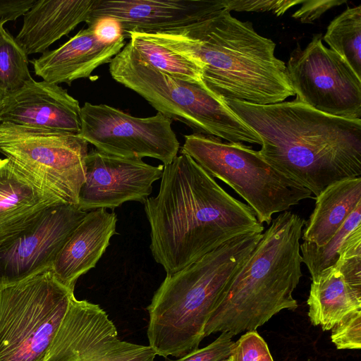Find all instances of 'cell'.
Returning <instances> with one entry per match:
<instances>
[{"mask_svg":"<svg viewBox=\"0 0 361 361\" xmlns=\"http://www.w3.org/2000/svg\"><path fill=\"white\" fill-rule=\"evenodd\" d=\"M144 205L150 250L166 274L232 239L264 229L248 204L231 196L183 153L164 165L159 192Z\"/></svg>","mask_w":361,"mask_h":361,"instance_id":"obj_1","label":"cell"},{"mask_svg":"<svg viewBox=\"0 0 361 361\" xmlns=\"http://www.w3.org/2000/svg\"><path fill=\"white\" fill-rule=\"evenodd\" d=\"M224 100L259 136L262 157L315 197L334 182L360 177L361 119L326 114L297 99Z\"/></svg>","mask_w":361,"mask_h":361,"instance_id":"obj_2","label":"cell"},{"mask_svg":"<svg viewBox=\"0 0 361 361\" xmlns=\"http://www.w3.org/2000/svg\"><path fill=\"white\" fill-rule=\"evenodd\" d=\"M140 33L199 64L205 87L223 99L266 105L295 95L275 43L227 8L180 30Z\"/></svg>","mask_w":361,"mask_h":361,"instance_id":"obj_3","label":"cell"},{"mask_svg":"<svg viewBox=\"0 0 361 361\" xmlns=\"http://www.w3.org/2000/svg\"><path fill=\"white\" fill-rule=\"evenodd\" d=\"M305 221L289 211L272 219L245 263L223 292L204 328L233 336L256 330L283 310L302 276L300 238Z\"/></svg>","mask_w":361,"mask_h":361,"instance_id":"obj_4","label":"cell"},{"mask_svg":"<svg viewBox=\"0 0 361 361\" xmlns=\"http://www.w3.org/2000/svg\"><path fill=\"white\" fill-rule=\"evenodd\" d=\"M262 233L242 235L166 274L147 307L149 345L156 355L180 357L198 348L221 295Z\"/></svg>","mask_w":361,"mask_h":361,"instance_id":"obj_5","label":"cell"},{"mask_svg":"<svg viewBox=\"0 0 361 361\" xmlns=\"http://www.w3.org/2000/svg\"><path fill=\"white\" fill-rule=\"evenodd\" d=\"M109 73L159 113L183 123L195 133L228 142L262 145L259 136L204 83L161 73L141 59L129 42L111 60Z\"/></svg>","mask_w":361,"mask_h":361,"instance_id":"obj_6","label":"cell"},{"mask_svg":"<svg viewBox=\"0 0 361 361\" xmlns=\"http://www.w3.org/2000/svg\"><path fill=\"white\" fill-rule=\"evenodd\" d=\"M181 153L231 187L247 202L262 224L269 225L274 214L314 198L309 190L269 164L259 151L241 142H224L194 133L185 135Z\"/></svg>","mask_w":361,"mask_h":361,"instance_id":"obj_7","label":"cell"},{"mask_svg":"<svg viewBox=\"0 0 361 361\" xmlns=\"http://www.w3.org/2000/svg\"><path fill=\"white\" fill-rule=\"evenodd\" d=\"M73 296L51 267L0 287V361H44Z\"/></svg>","mask_w":361,"mask_h":361,"instance_id":"obj_8","label":"cell"},{"mask_svg":"<svg viewBox=\"0 0 361 361\" xmlns=\"http://www.w3.org/2000/svg\"><path fill=\"white\" fill-rule=\"evenodd\" d=\"M0 152L61 202L78 205L88 142L78 134L0 123Z\"/></svg>","mask_w":361,"mask_h":361,"instance_id":"obj_9","label":"cell"},{"mask_svg":"<svg viewBox=\"0 0 361 361\" xmlns=\"http://www.w3.org/2000/svg\"><path fill=\"white\" fill-rule=\"evenodd\" d=\"M286 73L298 101L326 114L361 119V78L324 45L321 34L314 35L304 49L297 46Z\"/></svg>","mask_w":361,"mask_h":361,"instance_id":"obj_10","label":"cell"},{"mask_svg":"<svg viewBox=\"0 0 361 361\" xmlns=\"http://www.w3.org/2000/svg\"><path fill=\"white\" fill-rule=\"evenodd\" d=\"M80 116L78 135L102 152L126 158L152 157L164 165L178 156L180 143L172 120L161 113L139 118L106 104L85 102Z\"/></svg>","mask_w":361,"mask_h":361,"instance_id":"obj_11","label":"cell"},{"mask_svg":"<svg viewBox=\"0 0 361 361\" xmlns=\"http://www.w3.org/2000/svg\"><path fill=\"white\" fill-rule=\"evenodd\" d=\"M149 345L121 341L98 305L72 297L44 361H154Z\"/></svg>","mask_w":361,"mask_h":361,"instance_id":"obj_12","label":"cell"},{"mask_svg":"<svg viewBox=\"0 0 361 361\" xmlns=\"http://www.w3.org/2000/svg\"><path fill=\"white\" fill-rule=\"evenodd\" d=\"M87 213L75 204H57L20 229L0 236V287L51 267Z\"/></svg>","mask_w":361,"mask_h":361,"instance_id":"obj_13","label":"cell"},{"mask_svg":"<svg viewBox=\"0 0 361 361\" xmlns=\"http://www.w3.org/2000/svg\"><path fill=\"white\" fill-rule=\"evenodd\" d=\"M164 165L152 166L142 159L126 158L94 149L85 159V179L78 196L82 211L111 209L126 202L145 203L152 183L161 178Z\"/></svg>","mask_w":361,"mask_h":361,"instance_id":"obj_14","label":"cell"},{"mask_svg":"<svg viewBox=\"0 0 361 361\" xmlns=\"http://www.w3.org/2000/svg\"><path fill=\"white\" fill-rule=\"evenodd\" d=\"M307 303L311 323L324 331L361 309V226L350 235L336 263L312 279Z\"/></svg>","mask_w":361,"mask_h":361,"instance_id":"obj_15","label":"cell"},{"mask_svg":"<svg viewBox=\"0 0 361 361\" xmlns=\"http://www.w3.org/2000/svg\"><path fill=\"white\" fill-rule=\"evenodd\" d=\"M225 8L224 0H95L87 22L110 17L117 20L123 36L129 32L176 31Z\"/></svg>","mask_w":361,"mask_h":361,"instance_id":"obj_16","label":"cell"},{"mask_svg":"<svg viewBox=\"0 0 361 361\" xmlns=\"http://www.w3.org/2000/svg\"><path fill=\"white\" fill-rule=\"evenodd\" d=\"M78 101L59 85L33 79L18 90L5 94L1 123L79 134Z\"/></svg>","mask_w":361,"mask_h":361,"instance_id":"obj_17","label":"cell"},{"mask_svg":"<svg viewBox=\"0 0 361 361\" xmlns=\"http://www.w3.org/2000/svg\"><path fill=\"white\" fill-rule=\"evenodd\" d=\"M124 37L111 44L101 42L92 28L80 30L75 36L54 50L30 61L36 75L43 80L68 85L90 76L99 66L110 63L124 47Z\"/></svg>","mask_w":361,"mask_h":361,"instance_id":"obj_18","label":"cell"},{"mask_svg":"<svg viewBox=\"0 0 361 361\" xmlns=\"http://www.w3.org/2000/svg\"><path fill=\"white\" fill-rule=\"evenodd\" d=\"M116 214L106 209L87 213L52 264V271L62 284L74 290L78 278L95 267L116 233Z\"/></svg>","mask_w":361,"mask_h":361,"instance_id":"obj_19","label":"cell"},{"mask_svg":"<svg viewBox=\"0 0 361 361\" xmlns=\"http://www.w3.org/2000/svg\"><path fill=\"white\" fill-rule=\"evenodd\" d=\"M95 0H36L23 16L16 41L28 56L43 54L77 25L87 23Z\"/></svg>","mask_w":361,"mask_h":361,"instance_id":"obj_20","label":"cell"},{"mask_svg":"<svg viewBox=\"0 0 361 361\" xmlns=\"http://www.w3.org/2000/svg\"><path fill=\"white\" fill-rule=\"evenodd\" d=\"M60 203L8 159H0V236L20 229L46 209Z\"/></svg>","mask_w":361,"mask_h":361,"instance_id":"obj_21","label":"cell"},{"mask_svg":"<svg viewBox=\"0 0 361 361\" xmlns=\"http://www.w3.org/2000/svg\"><path fill=\"white\" fill-rule=\"evenodd\" d=\"M301 238L317 246L326 245L349 215L361 204V177L346 178L326 187L315 198Z\"/></svg>","mask_w":361,"mask_h":361,"instance_id":"obj_22","label":"cell"},{"mask_svg":"<svg viewBox=\"0 0 361 361\" xmlns=\"http://www.w3.org/2000/svg\"><path fill=\"white\" fill-rule=\"evenodd\" d=\"M141 59L163 73L185 81L203 83L202 68L196 62L145 37L140 32H129L125 38Z\"/></svg>","mask_w":361,"mask_h":361,"instance_id":"obj_23","label":"cell"},{"mask_svg":"<svg viewBox=\"0 0 361 361\" xmlns=\"http://www.w3.org/2000/svg\"><path fill=\"white\" fill-rule=\"evenodd\" d=\"M323 39L361 78V5L348 7L336 17Z\"/></svg>","mask_w":361,"mask_h":361,"instance_id":"obj_24","label":"cell"},{"mask_svg":"<svg viewBox=\"0 0 361 361\" xmlns=\"http://www.w3.org/2000/svg\"><path fill=\"white\" fill-rule=\"evenodd\" d=\"M360 226L361 204L349 215L336 234L324 246H317L305 241L300 243L302 262L306 265L312 279L336 263L347 239Z\"/></svg>","mask_w":361,"mask_h":361,"instance_id":"obj_25","label":"cell"},{"mask_svg":"<svg viewBox=\"0 0 361 361\" xmlns=\"http://www.w3.org/2000/svg\"><path fill=\"white\" fill-rule=\"evenodd\" d=\"M27 55L8 32L0 40V88L5 94L32 80Z\"/></svg>","mask_w":361,"mask_h":361,"instance_id":"obj_26","label":"cell"},{"mask_svg":"<svg viewBox=\"0 0 361 361\" xmlns=\"http://www.w3.org/2000/svg\"><path fill=\"white\" fill-rule=\"evenodd\" d=\"M223 361H274L267 343L256 330L247 331L234 342L230 357Z\"/></svg>","mask_w":361,"mask_h":361,"instance_id":"obj_27","label":"cell"},{"mask_svg":"<svg viewBox=\"0 0 361 361\" xmlns=\"http://www.w3.org/2000/svg\"><path fill=\"white\" fill-rule=\"evenodd\" d=\"M331 338L337 349L361 348V309L343 317L331 329Z\"/></svg>","mask_w":361,"mask_h":361,"instance_id":"obj_28","label":"cell"},{"mask_svg":"<svg viewBox=\"0 0 361 361\" xmlns=\"http://www.w3.org/2000/svg\"><path fill=\"white\" fill-rule=\"evenodd\" d=\"M233 335L221 332L220 336L204 348L194 350L172 361H223L231 354L234 341Z\"/></svg>","mask_w":361,"mask_h":361,"instance_id":"obj_29","label":"cell"},{"mask_svg":"<svg viewBox=\"0 0 361 361\" xmlns=\"http://www.w3.org/2000/svg\"><path fill=\"white\" fill-rule=\"evenodd\" d=\"M303 0H224L225 8L230 11H270L276 16L283 15L286 11Z\"/></svg>","mask_w":361,"mask_h":361,"instance_id":"obj_30","label":"cell"},{"mask_svg":"<svg viewBox=\"0 0 361 361\" xmlns=\"http://www.w3.org/2000/svg\"><path fill=\"white\" fill-rule=\"evenodd\" d=\"M345 2V0H303L300 8L293 14V17L302 23H312L328 10Z\"/></svg>","mask_w":361,"mask_h":361,"instance_id":"obj_31","label":"cell"},{"mask_svg":"<svg viewBox=\"0 0 361 361\" xmlns=\"http://www.w3.org/2000/svg\"><path fill=\"white\" fill-rule=\"evenodd\" d=\"M95 37L99 41L105 44H111L123 36L120 23L110 17H104L97 20L92 25Z\"/></svg>","mask_w":361,"mask_h":361,"instance_id":"obj_32","label":"cell"},{"mask_svg":"<svg viewBox=\"0 0 361 361\" xmlns=\"http://www.w3.org/2000/svg\"><path fill=\"white\" fill-rule=\"evenodd\" d=\"M36 0H0V25L23 16Z\"/></svg>","mask_w":361,"mask_h":361,"instance_id":"obj_33","label":"cell"},{"mask_svg":"<svg viewBox=\"0 0 361 361\" xmlns=\"http://www.w3.org/2000/svg\"><path fill=\"white\" fill-rule=\"evenodd\" d=\"M8 32L4 28V26L0 25V40L6 35Z\"/></svg>","mask_w":361,"mask_h":361,"instance_id":"obj_34","label":"cell"},{"mask_svg":"<svg viewBox=\"0 0 361 361\" xmlns=\"http://www.w3.org/2000/svg\"><path fill=\"white\" fill-rule=\"evenodd\" d=\"M5 96V93L4 92V91L0 88V109H1V102H2V100L4 99ZM1 118H0V123H1Z\"/></svg>","mask_w":361,"mask_h":361,"instance_id":"obj_35","label":"cell"}]
</instances>
